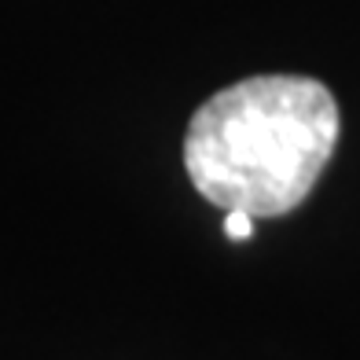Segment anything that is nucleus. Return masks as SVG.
I'll list each match as a JSON object with an SVG mask.
<instances>
[{"label": "nucleus", "instance_id": "1", "mask_svg": "<svg viewBox=\"0 0 360 360\" xmlns=\"http://www.w3.org/2000/svg\"><path fill=\"white\" fill-rule=\"evenodd\" d=\"M338 143L331 89L302 74H257L214 92L191 114L184 169L224 214L283 217L298 210Z\"/></svg>", "mask_w": 360, "mask_h": 360}, {"label": "nucleus", "instance_id": "2", "mask_svg": "<svg viewBox=\"0 0 360 360\" xmlns=\"http://www.w3.org/2000/svg\"><path fill=\"white\" fill-rule=\"evenodd\" d=\"M254 221H257V217L232 210V214H224V236H228V239H236V243L250 239V236H254Z\"/></svg>", "mask_w": 360, "mask_h": 360}]
</instances>
